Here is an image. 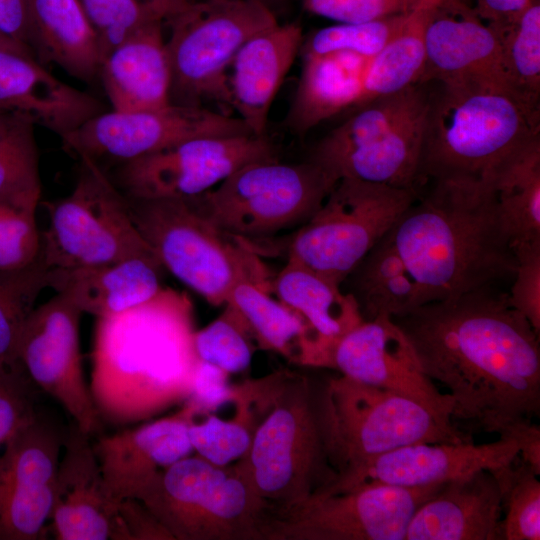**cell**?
I'll return each mask as SVG.
<instances>
[{"label":"cell","instance_id":"cell-43","mask_svg":"<svg viewBox=\"0 0 540 540\" xmlns=\"http://www.w3.org/2000/svg\"><path fill=\"white\" fill-rule=\"evenodd\" d=\"M79 2L96 33L102 60L144 24L156 19L163 20L138 0Z\"/></svg>","mask_w":540,"mask_h":540},{"label":"cell","instance_id":"cell-51","mask_svg":"<svg viewBox=\"0 0 540 540\" xmlns=\"http://www.w3.org/2000/svg\"><path fill=\"white\" fill-rule=\"evenodd\" d=\"M486 23L514 19L532 3L540 0H462Z\"/></svg>","mask_w":540,"mask_h":540},{"label":"cell","instance_id":"cell-24","mask_svg":"<svg viewBox=\"0 0 540 540\" xmlns=\"http://www.w3.org/2000/svg\"><path fill=\"white\" fill-rule=\"evenodd\" d=\"M104 108L95 96L58 79L35 58L0 49V111L18 112L62 138Z\"/></svg>","mask_w":540,"mask_h":540},{"label":"cell","instance_id":"cell-1","mask_svg":"<svg viewBox=\"0 0 540 540\" xmlns=\"http://www.w3.org/2000/svg\"><path fill=\"white\" fill-rule=\"evenodd\" d=\"M391 319L423 373L446 389L454 423L504 437L540 415L539 335L508 293L487 286Z\"/></svg>","mask_w":540,"mask_h":540},{"label":"cell","instance_id":"cell-50","mask_svg":"<svg viewBox=\"0 0 540 540\" xmlns=\"http://www.w3.org/2000/svg\"><path fill=\"white\" fill-rule=\"evenodd\" d=\"M0 32L30 48L27 0H0Z\"/></svg>","mask_w":540,"mask_h":540},{"label":"cell","instance_id":"cell-2","mask_svg":"<svg viewBox=\"0 0 540 540\" xmlns=\"http://www.w3.org/2000/svg\"><path fill=\"white\" fill-rule=\"evenodd\" d=\"M180 301L152 300L96 318L89 389L103 424L123 427L186 401L199 359Z\"/></svg>","mask_w":540,"mask_h":540},{"label":"cell","instance_id":"cell-46","mask_svg":"<svg viewBox=\"0 0 540 540\" xmlns=\"http://www.w3.org/2000/svg\"><path fill=\"white\" fill-rule=\"evenodd\" d=\"M514 254L517 264L508 299L540 335V241L517 245Z\"/></svg>","mask_w":540,"mask_h":540},{"label":"cell","instance_id":"cell-34","mask_svg":"<svg viewBox=\"0 0 540 540\" xmlns=\"http://www.w3.org/2000/svg\"><path fill=\"white\" fill-rule=\"evenodd\" d=\"M343 283L363 320L404 314L420 305L417 285L386 235ZM343 285V284H342Z\"/></svg>","mask_w":540,"mask_h":540},{"label":"cell","instance_id":"cell-18","mask_svg":"<svg viewBox=\"0 0 540 540\" xmlns=\"http://www.w3.org/2000/svg\"><path fill=\"white\" fill-rule=\"evenodd\" d=\"M66 432L36 410L0 457V540L46 538Z\"/></svg>","mask_w":540,"mask_h":540},{"label":"cell","instance_id":"cell-23","mask_svg":"<svg viewBox=\"0 0 540 540\" xmlns=\"http://www.w3.org/2000/svg\"><path fill=\"white\" fill-rule=\"evenodd\" d=\"M197 412L187 400L168 417L97 439L92 447L112 498H134L155 474L190 456L188 430Z\"/></svg>","mask_w":540,"mask_h":540},{"label":"cell","instance_id":"cell-17","mask_svg":"<svg viewBox=\"0 0 540 540\" xmlns=\"http://www.w3.org/2000/svg\"><path fill=\"white\" fill-rule=\"evenodd\" d=\"M82 311L61 294L35 306L23 326L17 360L36 387L57 400L88 436L102 430L82 366Z\"/></svg>","mask_w":540,"mask_h":540},{"label":"cell","instance_id":"cell-42","mask_svg":"<svg viewBox=\"0 0 540 540\" xmlns=\"http://www.w3.org/2000/svg\"><path fill=\"white\" fill-rule=\"evenodd\" d=\"M37 197L0 196V272L29 266L40 256Z\"/></svg>","mask_w":540,"mask_h":540},{"label":"cell","instance_id":"cell-27","mask_svg":"<svg viewBox=\"0 0 540 540\" xmlns=\"http://www.w3.org/2000/svg\"><path fill=\"white\" fill-rule=\"evenodd\" d=\"M164 267L156 255L113 263L47 270V286L96 318L144 304L162 290Z\"/></svg>","mask_w":540,"mask_h":540},{"label":"cell","instance_id":"cell-20","mask_svg":"<svg viewBox=\"0 0 540 540\" xmlns=\"http://www.w3.org/2000/svg\"><path fill=\"white\" fill-rule=\"evenodd\" d=\"M518 456L517 443L502 437L484 444L473 441L410 444L340 473L320 493L343 492L371 484L419 487L445 483L508 465Z\"/></svg>","mask_w":540,"mask_h":540},{"label":"cell","instance_id":"cell-52","mask_svg":"<svg viewBox=\"0 0 540 540\" xmlns=\"http://www.w3.org/2000/svg\"><path fill=\"white\" fill-rule=\"evenodd\" d=\"M502 438L514 440L519 448V457L540 475V427L523 421L512 427Z\"/></svg>","mask_w":540,"mask_h":540},{"label":"cell","instance_id":"cell-5","mask_svg":"<svg viewBox=\"0 0 540 540\" xmlns=\"http://www.w3.org/2000/svg\"><path fill=\"white\" fill-rule=\"evenodd\" d=\"M287 382L253 432L249 449L229 469L245 483L263 518L306 501L338 476L324 434L318 391L306 378Z\"/></svg>","mask_w":540,"mask_h":540},{"label":"cell","instance_id":"cell-47","mask_svg":"<svg viewBox=\"0 0 540 540\" xmlns=\"http://www.w3.org/2000/svg\"><path fill=\"white\" fill-rule=\"evenodd\" d=\"M421 0H301L317 16L338 23H360L409 13Z\"/></svg>","mask_w":540,"mask_h":540},{"label":"cell","instance_id":"cell-56","mask_svg":"<svg viewBox=\"0 0 540 540\" xmlns=\"http://www.w3.org/2000/svg\"><path fill=\"white\" fill-rule=\"evenodd\" d=\"M197 1H202V0H188L189 3L197 2Z\"/></svg>","mask_w":540,"mask_h":540},{"label":"cell","instance_id":"cell-45","mask_svg":"<svg viewBox=\"0 0 540 540\" xmlns=\"http://www.w3.org/2000/svg\"><path fill=\"white\" fill-rule=\"evenodd\" d=\"M35 388L19 361L0 365V457L9 439L35 414Z\"/></svg>","mask_w":540,"mask_h":540},{"label":"cell","instance_id":"cell-49","mask_svg":"<svg viewBox=\"0 0 540 540\" xmlns=\"http://www.w3.org/2000/svg\"><path fill=\"white\" fill-rule=\"evenodd\" d=\"M119 515L129 540H171L172 535L137 498L119 502Z\"/></svg>","mask_w":540,"mask_h":540},{"label":"cell","instance_id":"cell-4","mask_svg":"<svg viewBox=\"0 0 540 540\" xmlns=\"http://www.w3.org/2000/svg\"><path fill=\"white\" fill-rule=\"evenodd\" d=\"M539 120L503 89L441 86L430 95L418 187L485 182L503 160L540 134Z\"/></svg>","mask_w":540,"mask_h":540},{"label":"cell","instance_id":"cell-3","mask_svg":"<svg viewBox=\"0 0 540 540\" xmlns=\"http://www.w3.org/2000/svg\"><path fill=\"white\" fill-rule=\"evenodd\" d=\"M386 238L414 279L420 305L512 278L516 257L487 181L432 183Z\"/></svg>","mask_w":540,"mask_h":540},{"label":"cell","instance_id":"cell-10","mask_svg":"<svg viewBox=\"0 0 540 540\" xmlns=\"http://www.w3.org/2000/svg\"><path fill=\"white\" fill-rule=\"evenodd\" d=\"M170 103L203 106L212 100L230 107L227 68L244 43L278 24L259 0H202L167 21Z\"/></svg>","mask_w":540,"mask_h":540},{"label":"cell","instance_id":"cell-15","mask_svg":"<svg viewBox=\"0 0 540 540\" xmlns=\"http://www.w3.org/2000/svg\"><path fill=\"white\" fill-rule=\"evenodd\" d=\"M273 159L267 135L200 137L117 163L109 176L128 198H190L249 163Z\"/></svg>","mask_w":540,"mask_h":540},{"label":"cell","instance_id":"cell-38","mask_svg":"<svg viewBox=\"0 0 540 540\" xmlns=\"http://www.w3.org/2000/svg\"><path fill=\"white\" fill-rule=\"evenodd\" d=\"M491 471L501 494L502 540H539V474L519 456L512 463Z\"/></svg>","mask_w":540,"mask_h":540},{"label":"cell","instance_id":"cell-41","mask_svg":"<svg viewBox=\"0 0 540 540\" xmlns=\"http://www.w3.org/2000/svg\"><path fill=\"white\" fill-rule=\"evenodd\" d=\"M407 14L318 29L303 40L300 52L303 56L349 53L372 59L397 33Z\"/></svg>","mask_w":540,"mask_h":540},{"label":"cell","instance_id":"cell-37","mask_svg":"<svg viewBox=\"0 0 540 540\" xmlns=\"http://www.w3.org/2000/svg\"><path fill=\"white\" fill-rule=\"evenodd\" d=\"M36 125L13 111H0V196L41 197Z\"/></svg>","mask_w":540,"mask_h":540},{"label":"cell","instance_id":"cell-44","mask_svg":"<svg viewBox=\"0 0 540 540\" xmlns=\"http://www.w3.org/2000/svg\"><path fill=\"white\" fill-rule=\"evenodd\" d=\"M188 434L193 449L201 458L224 467L245 455L253 433L238 420L227 421L209 415L203 422L192 421Z\"/></svg>","mask_w":540,"mask_h":540},{"label":"cell","instance_id":"cell-9","mask_svg":"<svg viewBox=\"0 0 540 540\" xmlns=\"http://www.w3.org/2000/svg\"><path fill=\"white\" fill-rule=\"evenodd\" d=\"M336 183L309 160L283 163L273 159L249 163L215 188L191 198L219 229L246 241L299 228Z\"/></svg>","mask_w":540,"mask_h":540},{"label":"cell","instance_id":"cell-39","mask_svg":"<svg viewBox=\"0 0 540 540\" xmlns=\"http://www.w3.org/2000/svg\"><path fill=\"white\" fill-rule=\"evenodd\" d=\"M47 266L39 258L27 267L0 272V365L16 363L25 321L47 288Z\"/></svg>","mask_w":540,"mask_h":540},{"label":"cell","instance_id":"cell-30","mask_svg":"<svg viewBox=\"0 0 540 540\" xmlns=\"http://www.w3.org/2000/svg\"><path fill=\"white\" fill-rule=\"evenodd\" d=\"M29 46L37 61L54 63L73 77H98L101 53L79 0H27Z\"/></svg>","mask_w":540,"mask_h":540},{"label":"cell","instance_id":"cell-25","mask_svg":"<svg viewBox=\"0 0 540 540\" xmlns=\"http://www.w3.org/2000/svg\"><path fill=\"white\" fill-rule=\"evenodd\" d=\"M502 505L491 470L445 482L414 512L404 540H502Z\"/></svg>","mask_w":540,"mask_h":540},{"label":"cell","instance_id":"cell-8","mask_svg":"<svg viewBox=\"0 0 540 540\" xmlns=\"http://www.w3.org/2000/svg\"><path fill=\"white\" fill-rule=\"evenodd\" d=\"M424 84L373 98L330 131L307 160L334 180L351 178L418 190L430 95Z\"/></svg>","mask_w":540,"mask_h":540},{"label":"cell","instance_id":"cell-16","mask_svg":"<svg viewBox=\"0 0 540 540\" xmlns=\"http://www.w3.org/2000/svg\"><path fill=\"white\" fill-rule=\"evenodd\" d=\"M239 135H254L239 117L170 103L153 110L104 111L61 140L78 159L117 164L193 138Z\"/></svg>","mask_w":540,"mask_h":540},{"label":"cell","instance_id":"cell-55","mask_svg":"<svg viewBox=\"0 0 540 540\" xmlns=\"http://www.w3.org/2000/svg\"><path fill=\"white\" fill-rule=\"evenodd\" d=\"M259 1L265 3L266 5H268L270 7L271 2H275V1H278V0H259Z\"/></svg>","mask_w":540,"mask_h":540},{"label":"cell","instance_id":"cell-32","mask_svg":"<svg viewBox=\"0 0 540 540\" xmlns=\"http://www.w3.org/2000/svg\"><path fill=\"white\" fill-rule=\"evenodd\" d=\"M487 183L513 250L540 241V134L503 160Z\"/></svg>","mask_w":540,"mask_h":540},{"label":"cell","instance_id":"cell-40","mask_svg":"<svg viewBox=\"0 0 540 540\" xmlns=\"http://www.w3.org/2000/svg\"><path fill=\"white\" fill-rule=\"evenodd\" d=\"M217 319L193 334V346L199 361L226 373L246 370L251 363L254 338L240 313L229 303Z\"/></svg>","mask_w":540,"mask_h":540},{"label":"cell","instance_id":"cell-7","mask_svg":"<svg viewBox=\"0 0 540 540\" xmlns=\"http://www.w3.org/2000/svg\"><path fill=\"white\" fill-rule=\"evenodd\" d=\"M331 462L337 474L394 449L416 443L470 442L451 419L397 392L344 375L318 391Z\"/></svg>","mask_w":540,"mask_h":540},{"label":"cell","instance_id":"cell-14","mask_svg":"<svg viewBox=\"0 0 540 540\" xmlns=\"http://www.w3.org/2000/svg\"><path fill=\"white\" fill-rule=\"evenodd\" d=\"M443 484H371L317 493L267 516L259 536L276 540H404L414 512Z\"/></svg>","mask_w":540,"mask_h":540},{"label":"cell","instance_id":"cell-29","mask_svg":"<svg viewBox=\"0 0 540 540\" xmlns=\"http://www.w3.org/2000/svg\"><path fill=\"white\" fill-rule=\"evenodd\" d=\"M271 290L314 333L322 367H329L337 342L364 321L354 298L342 285L298 263L287 260L272 280Z\"/></svg>","mask_w":540,"mask_h":540},{"label":"cell","instance_id":"cell-26","mask_svg":"<svg viewBox=\"0 0 540 540\" xmlns=\"http://www.w3.org/2000/svg\"><path fill=\"white\" fill-rule=\"evenodd\" d=\"M302 43L298 22L278 23L248 39L232 60L230 107L254 135H266L272 102Z\"/></svg>","mask_w":540,"mask_h":540},{"label":"cell","instance_id":"cell-13","mask_svg":"<svg viewBox=\"0 0 540 540\" xmlns=\"http://www.w3.org/2000/svg\"><path fill=\"white\" fill-rule=\"evenodd\" d=\"M177 540L257 536L261 509L245 483L205 459L187 456L136 494Z\"/></svg>","mask_w":540,"mask_h":540},{"label":"cell","instance_id":"cell-6","mask_svg":"<svg viewBox=\"0 0 540 540\" xmlns=\"http://www.w3.org/2000/svg\"><path fill=\"white\" fill-rule=\"evenodd\" d=\"M132 221L165 270L213 306L249 281L271 290L267 271L246 241L209 221L192 198L133 199Z\"/></svg>","mask_w":540,"mask_h":540},{"label":"cell","instance_id":"cell-19","mask_svg":"<svg viewBox=\"0 0 540 540\" xmlns=\"http://www.w3.org/2000/svg\"><path fill=\"white\" fill-rule=\"evenodd\" d=\"M430 81L445 87L499 88L509 93L495 30L462 0H437L429 14L419 84Z\"/></svg>","mask_w":540,"mask_h":540},{"label":"cell","instance_id":"cell-54","mask_svg":"<svg viewBox=\"0 0 540 540\" xmlns=\"http://www.w3.org/2000/svg\"><path fill=\"white\" fill-rule=\"evenodd\" d=\"M0 49L18 52V53H21V54H24V55H27L36 59L33 51L29 47L21 43H18L17 41L9 38L8 36H6L5 34L1 32H0Z\"/></svg>","mask_w":540,"mask_h":540},{"label":"cell","instance_id":"cell-48","mask_svg":"<svg viewBox=\"0 0 540 540\" xmlns=\"http://www.w3.org/2000/svg\"><path fill=\"white\" fill-rule=\"evenodd\" d=\"M228 373L211 364L199 361L193 378L191 401L200 412L215 410L235 399L236 392L228 383Z\"/></svg>","mask_w":540,"mask_h":540},{"label":"cell","instance_id":"cell-21","mask_svg":"<svg viewBox=\"0 0 540 540\" xmlns=\"http://www.w3.org/2000/svg\"><path fill=\"white\" fill-rule=\"evenodd\" d=\"M329 367L451 417L450 396L423 373L410 342L390 317L364 320L346 333L335 345Z\"/></svg>","mask_w":540,"mask_h":540},{"label":"cell","instance_id":"cell-11","mask_svg":"<svg viewBox=\"0 0 540 540\" xmlns=\"http://www.w3.org/2000/svg\"><path fill=\"white\" fill-rule=\"evenodd\" d=\"M418 196L413 188L342 178L296 229L287 260L342 285Z\"/></svg>","mask_w":540,"mask_h":540},{"label":"cell","instance_id":"cell-22","mask_svg":"<svg viewBox=\"0 0 540 540\" xmlns=\"http://www.w3.org/2000/svg\"><path fill=\"white\" fill-rule=\"evenodd\" d=\"M89 440L74 423L66 432L50 517L54 538L129 540Z\"/></svg>","mask_w":540,"mask_h":540},{"label":"cell","instance_id":"cell-53","mask_svg":"<svg viewBox=\"0 0 540 540\" xmlns=\"http://www.w3.org/2000/svg\"><path fill=\"white\" fill-rule=\"evenodd\" d=\"M152 9L163 21H169L188 5V0H138Z\"/></svg>","mask_w":540,"mask_h":540},{"label":"cell","instance_id":"cell-33","mask_svg":"<svg viewBox=\"0 0 540 540\" xmlns=\"http://www.w3.org/2000/svg\"><path fill=\"white\" fill-rule=\"evenodd\" d=\"M269 292L259 284L243 281L232 289L226 303L240 313L260 347L302 364L321 366L314 333L296 312Z\"/></svg>","mask_w":540,"mask_h":540},{"label":"cell","instance_id":"cell-36","mask_svg":"<svg viewBox=\"0 0 540 540\" xmlns=\"http://www.w3.org/2000/svg\"><path fill=\"white\" fill-rule=\"evenodd\" d=\"M496 32L512 97L540 119V1L512 20L488 23Z\"/></svg>","mask_w":540,"mask_h":540},{"label":"cell","instance_id":"cell-35","mask_svg":"<svg viewBox=\"0 0 540 540\" xmlns=\"http://www.w3.org/2000/svg\"><path fill=\"white\" fill-rule=\"evenodd\" d=\"M436 2L437 0H421L407 14L397 33L370 59L358 106L373 98L419 84L425 65L426 24Z\"/></svg>","mask_w":540,"mask_h":540},{"label":"cell","instance_id":"cell-28","mask_svg":"<svg viewBox=\"0 0 540 540\" xmlns=\"http://www.w3.org/2000/svg\"><path fill=\"white\" fill-rule=\"evenodd\" d=\"M163 22L156 19L144 24L102 60L98 77L112 110L134 112L170 104Z\"/></svg>","mask_w":540,"mask_h":540},{"label":"cell","instance_id":"cell-31","mask_svg":"<svg viewBox=\"0 0 540 540\" xmlns=\"http://www.w3.org/2000/svg\"><path fill=\"white\" fill-rule=\"evenodd\" d=\"M370 59L349 53L303 56V66L284 125L303 136L321 122L358 106Z\"/></svg>","mask_w":540,"mask_h":540},{"label":"cell","instance_id":"cell-12","mask_svg":"<svg viewBox=\"0 0 540 540\" xmlns=\"http://www.w3.org/2000/svg\"><path fill=\"white\" fill-rule=\"evenodd\" d=\"M72 191L46 204L40 257L50 268H75L156 255L131 219L125 196L103 166L78 159Z\"/></svg>","mask_w":540,"mask_h":540}]
</instances>
